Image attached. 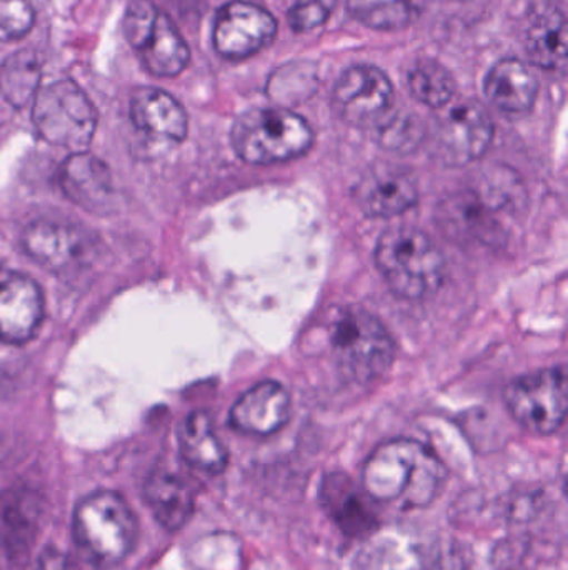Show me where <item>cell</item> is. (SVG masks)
I'll list each match as a JSON object with an SVG mask.
<instances>
[{"mask_svg":"<svg viewBox=\"0 0 568 570\" xmlns=\"http://www.w3.org/2000/svg\"><path fill=\"white\" fill-rule=\"evenodd\" d=\"M446 481L447 471L440 459L413 439L383 442L367 459L362 471L367 498L402 509L432 504Z\"/></svg>","mask_w":568,"mask_h":570,"instance_id":"obj_1","label":"cell"},{"mask_svg":"<svg viewBox=\"0 0 568 570\" xmlns=\"http://www.w3.org/2000/svg\"><path fill=\"white\" fill-rule=\"evenodd\" d=\"M137 531L136 514L117 492H92L73 509V542L93 568L107 570L122 564L133 551Z\"/></svg>","mask_w":568,"mask_h":570,"instance_id":"obj_2","label":"cell"},{"mask_svg":"<svg viewBox=\"0 0 568 570\" xmlns=\"http://www.w3.org/2000/svg\"><path fill=\"white\" fill-rule=\"evenodd\" d=\"M376 263L387 285L410 301L436 294L446 276V261L436 244L410 226L392 227L380 236Z\"/></svg>","mask_w":568,"mask_h":570,"instance_id":"obj_3","label":"cell"},{"mask_svg":"<svg viewBox=\"0 0 568 570\" xmlns=\"http://www.w3.org/2000/svg\"><path fill=\"white\" fill-rule=\"evenodd\" d=\"M230 137L237 156L253 166L297 159L313 144L309 122L286 107L247 110L237 117Z\"/></svg>","mask_w":568,"mask_h":570,"instance_id":"obj_4","label":"cell"},{"mask_svg":"<svg viewBox=\"0 0 568 570\" xmlns=\"http://www.w3.org/2000/svg\"><path fill=\"white\" fill-rule=\"evenodd\" d=\"M329 337L342 374L359 384L377 381L392 367V337L386 325L363 308H339L330 321Z\"/></svg>","mask_w":568,"mask_h":570,"instance_id":"obj_5","label":"cell"},{"mask_svg":"<svg viewBox=\"0 0 568 570\" xmlns=\"http://www.w3.org/2000/svg\"><path fill=\"white\" fill-rule=\"evenodd\" d=\"M32 102L33 126L46 142L72 154L90 146L97 129L96 107L73 80L40 87Z\"/></svg>","mask_w":568,"mask_h":570,"instance_id":"obj_6","label":"cell"},{"mask_svg":"<svg viewBox=\"0 0 568 570\" xmlns=\"http://www.w3.org/2000/svg\"><path fill=\"white\" fill-rule=\"evenodd\" d=\"M122 32L152 76L176 77L189 63L182 33L153 0H132L127 6Z\"/></svg>","mask_w":568,"mask_h":570,"instance_id":"obj_7","label":"cell"},{"mask_svg":"<svg viewBox=\"0 0 568 570\" xmlns=\"http://www.w3.org/2000/svg\"><path fill=\"white\" fill-rule=\"evenodd\" d=\"M22 247L33 263L66 279L89 273L99 249L89 230L60 219L29 224L23 230Z\"/></svg>","mask_w":568,"mask_h":570,"instance_id":"obj_8","label":"cell"},{"mask_svg":"<svg viewBox=\"0 0 568 570\" xmlns=\"http://www.w3.org/2000/svg\"><path fill=\"white\" fill-rule=\"evenodd\" d=\"M506 404L526 431L539 435L559 431L567 414L566 367L544 368L510 382Z\"/></svg>","mask_w":568,"mask_h":570,"instance_id":"obj_9","label":"cell"},{"mask_svg":"<svg viewBox=\"0 0 568 570\" xmlns=\"http://www.w3.org/2000/svg\"><path fill=\"white\" fill-rule=\"evenodd\" d=\"M396 92L383 70L376 66L350 67L337 80L332 107L343 122L356 127L379 126L392 110Z\"/></svg>","mask_w":568,"mask_h":570,"instance_id":"obj_10","label":"cell"},{"mask_svg":"<svg viewBox=\"0 0 568 570\" xmlns=\"http://www.w3.org/2000/svg\"><path fill=\"white\" fill-rule=\"evenodd\" d=\"M277 20L263 7L232 0L219 10L213 23V47L229 60H242L272 42Z\"/></svg>","mask_w":568,"mask_h":570,"instance_id":"obj_11","label":"cell"},{"mask_svg":"<svg viewBox=\"0 0 568 570\" xmlns=\"http://www.w3.org/2000/svg\"><path fill=\"white\" fill-rule=\"evenodd\" d=\"M492 139V119L474 100L456 104L440 120L437 132L440 157L454 167L479 160L489 150Z\"/></svg>","mask_w":568,"mask_h":570,"instance_id":"obj_12","label":"cell"},{"mask_svg":"<svg viewBox=\"0 0 568 570\" xmlns=\"http://www.w3.org/2000/svg\"><path fill=\"white\" fill-rule=\"evenodd\" d=\"M43 321V295L36 281L16 271H0V341L26 344Z\"/></svg>","mask_w":568,"mask_h":570,"instance_id":"obj_13","label":"cell"},{"mask_svg":"<svg viewBox=\"0 0 568 570\" xmlns=\"http://www.w3.org/2000/svg\"><path fill=\"white\" fill-rule=\"evenodd\" d=\"M353 196L366 216L389 219L416 206L419 190L409 170L380 164L360 177Z\"/></svg>","mask_w":568,"mask_h":570,"instance_id":"obj_14","label":"cell"},{"mask_svg":"<svg viewBox=\"0 0 568 570\" xmlns=\"http://www.w3.org/2000/svg\"><path fill=\"white\" fill-rule=\"evenodd\" d=\"M63 196L90 214H109L113 206L112 173L93 154L73 153L63 160L59 170Z\"/></svg>","mask_w":568,"mask_h":570,"instance_id":"obj_15","label":"cell"},{"mask_svg":"<svg viewBox=\"0 0 568 570\" xmlns=\"http://www.w3.org/2000/svg\"><path fill=\"white\" fill-rule=\"evenodd\" d=\"M290 399L283 385L263 381L240 395L230 411V424L243 434L272 435L289 421Z\"/></svg>","mask_w":568,"mask_h":570,"instance_id":"obj_16","label":"cell"},{"mask_svg":"<svg viewBox=\"0 0 568 570\" xmlns=\"http://www.w3.org/2000/svg\"><path fill=\"white\" fill-rule=\"evenodd\" d=\"M130 117L140 132L153 139L182 142L189 130V119L179 100L156 87L133 90Z\"/></svg>","mask_w":568,"mask_h":570,"instance_id":"obj_17","label":"cell"},{"mask_svg":"<svg viewBox=\"0 0 568 570\" xmlns=\"http://www.w3.org/2000/svg\"><path fill=\"white\" fill-rule=\"evenodd\" d=\"M567 19L552 6L530 13L524 29V50L534 66L546 70L564 69L567 63Z\"/></svg>","mask_w":568,"mask_h":570,"instance_id":"obj_18","label":"cell"},{"mask_svg":"<svg viewBox=\"0 0 568 570\" xmlns=\"http://www.w3.org/2000/svg\"><path fill=\"white\" fill-rule=\"evenodd\" d=\"M487 99L507 114H526L536 104L539 82L526 63L504 59L487 73L484 83Z\"/></svg>","mask_w":568,"mask_h":570,"instance_id":"obj_19","label":"cell"},{"mask_svg":"<svg viewBox=\"0 0 568 570\" xmlns=\"http://www.w3.org/2000/svg\"><path fill=\"white\" fill-rule=\"evenodd\" d=\"M322 504L343 534L362 538L379 528L372 509L347 475L332 474L323 481Z\"/></svg>","mask_w":568,"mask_h":570,"instance_id":"obj_20","label":"cell"},{"mask_svg":"<svg viewBox=\"0 0 568 570\" xmlns=\"http://www.w3.org/2000/svg\"><path fill=\"white\" fill-rule=\"evenodd\" d=\"M147 508L166 531L177 532L190 521L196 498L186 481L170 472H153L143 488Z\"/></svg>","mask_w":568,"mask_h":570,"instance_id":"obj_21","label":"cell"},{"mask_svg":"<svg viewBox=\"0 0 568 570\" xmlns=\"http://www.w3.org/2000/svg\"><path fill=\"white\" fill-rule=\"evenodd\" d=\"M180 454L187 464L207 474L226 471L229 454L216 434L212 419L206 412L197 411L187 415L179 432Z\"/></svg>","mask_w":568,"mask_h":570,"instance_id":"obj_22","label":"cell"},{"mask_svg":"<svg viewBox=\"0 0 568 570\" xmlns=\"http://www.w3.org/2000/svg\"><path fill=\"white\" fill-rule=\"evenodd\" d=\"M42 82V59L33 50L13 52L0 63V94L13 107H26L36 99Z\"/></svg>","mask_w":568,"mask_h":570,"instance_id":"obj_23","label":"cell"},{"mask_svg":"<svg viewBox=\"0 0 568 570\" xmlns=\"http://www.w3.org/2000/svg\"><path fill=\"white\" fill-rule=\"evenodd\" d=\"M407 87L413 99L422 102L430 109H440L447 106L456 96L457 83L452 72L439 60H416L407 72Z\"/></svg>","mask_w":568,"mask_h":570,"instance_id":"obj_24","label":"cell"},{"mask_svg":"<svg viewBox=\"0 0 568 570\" xmlns=\"http://www.w3.org/2000/svg\"><path fill=\"white\" fill-rule=\"evenodd\" d=\"M347 10L370 29L399 30L419 19L423 0H347Z\"/></svg>","mask_w":568,"mask_h":570,"instance_id":"obj_25","label":"cell"},{"mask_svg":"<svg viewBox=\"0 0 568 570\" xmlns=\"http://www.w3.org/2000/svg\"><path fill=\"white\" fill-rule=\"evenodd\" d=\"M379 144L387 150L406 154L416 149L422 139V124L412 114H397L377 126Z\"/></svg>","mask_w":568,"mask_h":570,"instance_id":"obj_26","label":"cell"},{"mask_svg":"<svg viewBox=\"0 0 568 570\" xmlns=\"http://www.w3.org/2000/svg\"><path fill=\"white\" fill-rule=\"evenodd\" d=\"M272 97L279 102H297L307 99L317 90V73L312 66L306 63H287L277 70L270 79L269 87L289 86Z\"/></svg>","mask_w":568,"mask_h":570,"instance_id":"obj_27","label":"cell"},{"mask_svg":"<svg viewBox=\"0 0 568 570\" xmlns=\"http://www.w3.org/2000/svg\"><path fill=\"white\" fill-rule=\"evenodd\" d=\"M36 10L30 0H0V40H17L30 32Z\"/></svg>","mask_w":568,"mask_h":570,"instance_id":"obj_28","label":"cell"},{"mask_svg":"<svg viewBox=\"0 0 568 570\" xmlns=\"http://www.w3.org/2000/svg\"><path fill=\"white\" fill-rule=\"evenodd\" d=\"M332 3L333 0H297L287 13V22L296 32H309L327 22Z\"/></svg>","mask_w":568,"mask_h":570,"instance_id":"obj_29","label":"cell"},{"mask_svg":"<svg viewBox=\"0 0 568 570\" xmlns=\"http://www.w3.org/2000/svg\"><path fill=\"white\" fill-rule=\"evenodd\" d=\"M37 570H80L77 562L66 552L49 548L40 554Z\"/></svg>","mask_w":568,"mask_h":570,"instance_id":"obj_30","label":"cell"}]
</instances>
